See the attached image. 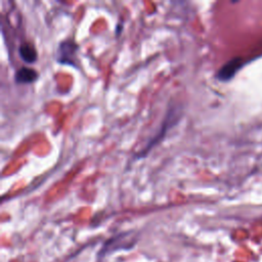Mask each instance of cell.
Segmentation results:
<instances>
[{"mask_svg": "<svg viewBox=\"0 0 262 262\" xmlns=\"http://www.w3.org/2000/svg\"><path fill=\"white\" fill-rule=\"evenodd\" d=\"M19 55L26 64H34L38 59L37 50L30 43H22L19 47Z\"/></svg>", "mask_w": 262, "mask_h": 262, "instance_id": "4", "label": "cell"}, {"mask_svg": "<svg viewBox=\"0 0 262 262\" xmlns=\"http://www.w3.org/2000/svg\"><path fill=\"white\" fill-rule=\"evenodd\" d=\"M244 65H245V61L242 59V57H235V59H231L218 70L216 74V78L219 81L227 82L235 77V75L242 69Z\"/></svg>", "mask_w": 262, "mask_h": 262, "instance_id": "2", "label": "cell"}, {"mask_svg": "<svg viewBox=\"0 0 262 262\" xmlns=\"http://www.w3.org/2000/svg\"><path fill=\"white\" fill-rule=\"evenodd\" d=\"M78 45L73 40H64L56 48V61L62 65L77 67L78 66Z\"/></svg>", "mask_w": 262, "mask_h": 262, "instance_id": "1", "label": "cell"}, {"mask_svg": "<svg viewBox=\"0 0 262 262\" xmlns=\"http://www.w3.org/2000/svg\"><path fill=\"white\" fill-rule=\"evenodd\" d=\"M38 78V72L28 67L20 68L15 74V82L17 84H31L34 83Z\"/></svg>", "mask_w": 262, "mask_h": 262, "instance_id": "3", "label": "cell"}]
</instances>
